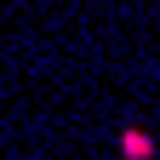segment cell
<instances>
[{
  "mask_svg": "<svg viewBox=\"0 0 160 160\" xmlns=\"http://www.w3.org/2000/svg\"><path fill=\"white\" fill-rule=\"evenodd\" d=\"M120 149H126V160H149V154H154L149 132H137V126H126V132H120Z\"/></svg>",
  "mask_w": 160,
  "mask_h": 160,
  "instance_id": "6da1fadb",
  "label": "cell"
}]
</instances>
